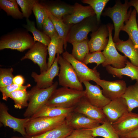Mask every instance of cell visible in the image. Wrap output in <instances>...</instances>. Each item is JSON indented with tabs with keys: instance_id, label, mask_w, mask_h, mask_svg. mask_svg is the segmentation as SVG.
I'll return each instance as SVG.
<instances>
[{
	"instance_id": "6da1fadb",
	"label": "cell",
	"mask_w": 138,
	"mask_h": 138,
	"mask_svg": "<svg viewBox=\"0 0 138 138\" xmlns=\"http://www.w3.org/2000/svg\"><path fill=\"white\" fill-rule=\"evenodd\" d=\"M85 90L79 91L62 87L56 89L45 105L62 108L74 107L85 96Z\"/></svg>"
},
{
	"instance_id": "7a4b0ae2",
	"label": "cell",
	"mask_w": 138,
	"mask_h": 138,
	"mask_svg": "<svg viewBox=\"0 0 138 138\" xmlns=\"http://www.w3.org/2000/svg\"><path fill=\"white\" fill-rule=\"evenodd\" d=\"M58 83L56 81L51 86L41 89L35 86L28 93V105L24 113L26 118H30L45 105L54 91L57 89Z\"/></svg>"
},
{
	"instance_id": "3957f363",
	"label": "cell",
	"mask_w": 138,
	"mask_h": 138,
	"mask_svg": "<svg viewBox=\"0 0 138 138\" xmlns=\"http://www.w3.org/2000/svg\"><path fill=\"white\" fill-rule=\"evenodd\" d=\"M129 1L125 0L122 4L119 0L117 1L115 4L112 7L106 8L102 14L104 16L109 17L112 20L114 25V34L113 41L116 43L120 39L119 35L120 31L124 25V23L129 18L132 11Z\"/></svg>"
},
{
	"instance_id": "277c9868",
	"label": "cell",
	"mask_w": 138,
	"mask_h": 138,
	"mask_svg": "<svg viewBox=\"0 0 138 138\" xmlns=\"http://www.w3.org/2000/svg\"><path fill=\"white\" fill-rule=\"evenodd\" d=\"M35 42L27 31H15L1 37L0 50L7 49L23 52L30 49Z\"/></svg>"
},
{
	"instance_id": "5b68a950",
	"label": "cell",
	"mask_w": 138,
	"mask_h": 138,
	"mask_svg": "<svg viewBox=\"0 0 138 138\" xmlns=\"http://www.w3.org/2000/svg\"><path fill=\"white\" fill-rule=\"evenodd\" d=\"M67 116L63 115L55 117L30 118L25 126L27 136L39 135L57 127L65 121Z\"/></svg>"
},
{
	"instance_id": "8992f818",
	"label": "cell",
	"mask_w": 138,
	"mask_h": 138,
	"mask_svg": "<svg viewBox=\"0 0 138 138\" xmlns=\"http://www.w3.org/2000/svg\"><path fill=\"white\" fill-rule=\"evenodd\" d=\"M58 64L60 66L58 76L59 85L78 90H84L82 83L70 63L61 55L59 57Z\"/></svg>"
},
{
	"instance_id": "52a82bcc",
	"label": "cell",
	"mask_w": 138,
	"mask_h": 138,
	"mask_svg": "<svg viewBox=\"0 0 138 138\" xmlns=\"http://www.w3.org/2000/svg\"><path fill=\"white\" fill-rule=\"evenodd\" d=\"M96 15L89 17L81 21L73 24L70 29L67 37V42L71 44L74 42L88 39V35L97 29Z\"/></svg>"
},
{
	"instance_id": "ba28073f",
	"label": "cell",
	"mask_w": 138,
	"mask_h": 138,
	"mask_svg": "<svg viewBox=\"0 0 138 138\" xmlns=\"http://www.w3.org/2000/svg\"><path fill=\"white\" fill-rule=\"evenodd\" d=\"M107 26L109 32L108 41L106 48L102 52L105 60L101 65L105 67L111 65L116 68H123L128 61L127 57L120 54L117 51L112 37V31L114 29L113 25L109 24Z\"/></svg>"
},
{
	"instance_id": "9c48e42d",
	"label": "cell",
	"mask_w": 138,
	"mask_h": 138,
	"mask_svg": "<svg viewBox=\"0 0 138 138\" xmlns=\"http://www.w3.org/2000/svg\"><path fill=\"white\" fill-rule=\"evenodd\" d=\"M62 56L72 65L82 83L90 80L96 83L101 79L100 74L95 67L93 69L89 68L86 65L76 59L67 51L64 52Z\"/></svg>"
},
{
	"instance_id": "30bf717a",
	"label": "cell",
	"mask_w": 138,
	"mask_h": 138,
	"mask_svg": "<svg viewBox=\"0 0 138 138\" xmlns=\"http://www.w3.org/2000/svg\"><path fill=\"white\" fill-rule=\"evenodd\" d=\"M7 106L3 102L0 103V122L4 126L8 127L23 136H27L25 126L30 118H19L14 117L8 112Z\"/></svg>"
},
{
	"instance_id": "8fae6325",
	"label": "cell",
	"mask_w": 138,
	"mask_h": 138,
	"mask_svg": "<svg viewBox=\"0 0 138 138\" xmlns=\"http://www.w3.org/2000/svg\"><path fill=\"white\" fill-rule=\"evenodd\" d=\"M48 51V46L39 42H36L21 59V60H30L39 66L40 73L43 72L48 69L46 62Z\"/></svg>"
},
{
	"instance_id": "7c38bea8",
	"label": "cell",
	"mask_w": 138,
	"mask_h": 138,
	"mask_svg": "<svg viewBox=\"0 0 138 138\" xmlns=\"http://www.w3.org/2000/svg\"><path fill=\"white\" fill-rule=\"evenodd\" d=\"M102 110L107 119L111 124L129 112L126 101L122 97L111 100Z\"/></svg>"
},
{
	"instance_id": "4fadbf2b",
	"label": "cell",
	"mask_w": 138,
	"mask_h": 138,
	"mask_svg": "<svg viewBox=\"0 0 138 138\" xmlns=\"http://www.w3.org/2000/svg\"><path fill=\"white\" fill-rule=\"evenodd\" d=\"M96 83L102 88L103 95L111 100L121 97L127 88L126 83L123 80L109 81L100 79Z\"/></svg>"
},
{
	"instance_id": "5bb4252c",
	"label": "cell",
	"mask_w": 138,
	"mask_h": 138,
	"mask_svg": "<svg viewBox=\"0 0 138 138\" xmlns=\"http://www.w3.org/2000/svg\"><path fill=\"white\" fill-rule=\"evenodd\" d=\"M60 56L57 54L53 63L51 67L44 72L38 74L35 72H32L31 76L36 83L37 87L44 89L49 88L53 84V80L56 76H58L60 70L58 66V60Z\"/></svg>"
},
{
	"instance_id": "9a60e30c",
	"label": "cell",
	"mask_w": 138,
	"mask_h": 138,
	"mask_svg": "<svg viewBox=\"0 0 138 138\" xmlns=\"http://www.w3.org/2000/svg\"><path fill=\"white\" fill-rule=\"evenodd\" d=\"M112 124L119 135L129 133L138 129V114L129 112Z\"/></svg>"
},
{
	"instance_id": "2e32d148",
	"label": "cell",
	"mask_w": 138,
	"mask_h": 138,
	"mask_svg": "<svg viewBox=\"0 0 138 138\" xmlns=\"http://www.w3.org/2000/svg\"><path fill=\"white\" fill-rule=\"evenodd\" d=\"M74 112L83 114L88 117L103 123L107 119L102 109L91 104L84 96L74 107Z\"/></svg>"
},
{
	"instance_id": "e0dca14e",
	"label": "cell",
	"mask_w": 138,
	"mask_h": 138,
	"mask_svg": "<svg viewBox=\"0 0 138 138\" xmlns=\"http://www.w3.org/2000/svg\"><path fill=\"white\" fill-rule=\"evenodd\" d=\"M83 83L85 88L84 97L92 105L102 109L111 101L103 95L99 85H93L89 81Z\"/></svg>"
},
{
	"instance_id": "ac0fdd59",
	"label": "cell",
	"mask_w": 138,
	"mask_h": 138,
	"mask_svg": "<svg viewBox=\"0 0 138 138\" xmlns=\"http://www.w3.org/2000/svg\"><path fill=\"white\" fill-rule=\"evenodd\" d=\"M65 122L68 126L73 129H91L100 125L98 121L91 119L83 114L74 111L66 117Z\"/></svg>"
},
{
	"instance_id": "d6986e66",
	"label": "cell",
	"mask_w": 138,
	"mask_h": 138,
	"mask_svg": "<svg viewBox=\"0 0 138 138\" xmlns=\"http://www.w3.org/2000/svg\"><path fill=\"white\" fill-rule=\"evenodd\" d=\"M109 32L107 26H101L90 34L88 43L90 53L103 50L108 41Z\"/></svg>"
},
{
	"instance_id": "ffe728a7",
	"label": "cell",
	"mask_w": 138,
	"mask_h": 138,
	"mask_svg": "<svg viewBox=\"0 0 138 138\" xmlns=\"http://www.w3.org/2000/svg\"><path fill=\"white\" fill-rule=\"evenodd\" d=\"M72 13L64 16L63 21L67 24H74L79 22L89 17L96 15L92 8L89 5L84 6L78 3L74 5Z\"/></svg>"
},
{
	"instance_id": "44dd1931",
	"label": "cell",
	"mask_w": 138,
	"mask_h": 138,
	"mask_svg": "<svg viewBox=\"0 0 138 138\" xmlns=\"http://www.w3.org/2000/svg\"><path fill=\"white\" fill-rule=\"evenodd\" d=\"M51 14L56 18L62 19L65 15L71 14L74 5L61 1H50L40 3Z\"/></svg>"
},
{
	"instance_id": "7402d4cb",
	"label": "cell",
	"mask_w": 138,
	"mask_h": 138,
	"mask_svg": "<svg viewBox=\"0 0 138 138\" xmlns=\"http://www.w3.org/2000/svg\"><path fill=\"white\" fill-rule=\"evenodd\" d=\"M115 44L117 50L129 58L132 64L138 67V49L129 38L124 41L120 39Z\"/></svg>"
},
{
	"instance_id": "603a6c76",
	"label": "cell",
	"mask_w": 138,
	"mask_h": 138,
	"mask_svg": "<svg viewBox=\"0 0 138 138\" xmlns=\"http://www.w3.org/2000/svg\"><path fill=\"white\" fill-rule=\"evenodd\" d=\"M106 69L109 73L114 76L121 78L123 75H126L130 77L132 80H135L138 81V67L128 61L123 68H117L108 65L106 67Z\"/></svg>"
},
{
	"instance_id": "cb8c5ba5",
	"label": "cell",
	"mask_w": 138,
	"mask_h": 138,
	"mask_svg": "<svg viewBox=\"0 0 138 138\" xmlns=\"http://www.w3.org/2000/svg\"><path fill=\"white\" fill-rule=\"evenodd\" d=\"M137 12L135 9L132 10L130 16L122 27L121 31L126 32L135 47L138 49V26L136 19Z\"/></svg>"
},
{
	"instance_id": "d4e9b609",
	"label": "cell",
	"mask_w": 138,
	"mask_h": 138,
	"mask_svg": "<svg viewBox=\"0 0 138 138\" xmlns=\"http://www.w3.org/2000/svg\"><path fill=\"white\" fill-rule=\"evenodd\" d=\"M51 41L48 46L49 54L47 62L48 69L52 65L57 54H61L64 52V42L59 36L57 33L51 38Z\"/></svg>"
},
{
	"instance_id": "484cf974",
	"label": "cell",
	"mask_w": 138,
	"mask_h": 138,
	"mask_svg": "<svg viewBox=\"0 0 138 138\" xmlns=\"http://www.w3.org/2000/svg\"><path fill=\"white\" fill-rule=\"evenodd\" d=\"M74 129L68 126L65 121L57 127L41 134L26 138H66Z\"/></svg>"
},
{
	"instance_id": "4316f807",
	"label": "cell",
	"mask_w": 138,
	"mask_h": 138,
	"mask_svg": "<svg viewBox=\"0 0 138 138\" xmlns=\"http://www.w3.org/2000/svg\"><path fill=\"white\" fill-rule=\"evenodd\" d=\"M74 107L64 109L45 105L30 118L42 117H55L63 115H68L74 111Z\"/></svg>"
},
{
	"instance_id": "83f0119b",
	"label": "cell",
	"mask_w": 138,
	"mask_h": 138,
	"mask_svg": "<svg viewBox=\"0 0 138 138\" xmlns=\"http://www.w3.org/2000/svg\"><path fill=\"white\" fill-rule=\"evenodd\" d=\"M48 14L53 22L55 29L59 36L64 42V48L66 49L67 47V37L69 31L73 24H67L62 21L51 14L46 9Z\"/></svg>"
},
{
	"instance_id": "f1b7e54d",
	"label": "cell",
	"mask_w": 138,
	"mask_h": 138,
	"mask_svg": "<svg viewBox=\"0 0 138 138\" xmlns=\"http://www.w3.org/2000/svg\"><path fill=\"white\" fill-rule=\"evenodd\" d=\"M121 97L126 100L129 112H131L138 107V81L133 85L127 87L124 93Z\"/></svg>"
},
{
	"instance_id": "f546056e",
	"label": "cell",
	"mask_w": 138,
	"mask_h": 138,
	"mask_svg": "<svg viewBox=\"0 0 138 138\" xmlns=\"http://www.w3.org/2000/svg\"><path fill=\"white\" fill-rule=\"evenodd\" d=\"M93 136H101L104 138H120L113 128L112 124L107 119L103 124L91 129Z\"/></svg>"
},
{
	"instance_id": "4dcf8cb0",
	"label": "cell",
	"mask_w": 138,
	"mask_h": 138,
	"mask_svg": "<svg viewBox=\"0 0 138 138\" xmlns=\"http://www.w3.org/2000/svg\"><path fill=\"white\" fill-rule=\"evenodd\" d=\"M18 4L15 0H0V8L6 13L16 19H21L24 17L22 12L19 10Z\"/></svg>"
},
{
	"instance_id": "1f68e13d",
	"label": "cell",
	"mask_w": 138,
	"mask_h": 138,
	"mask_svg": "<svg viewBox=\"0 0 138 138\" xmlns=\"http://www.w3.org/2000/svg\"><path fill=\"white\" fill-rule=\"evenodd\" d=\"M27 24L24 25L27 31L32 34L34 41L39 42L48 46L51 40V38L43 31L38 30L35 27L34 21L26 19Z\"/></svg>"
},
{
	"instance_id": "d6a6232c",
	"label": "cell",
	"mask_w": 138,
	"mask_h": 138,
	"mask_svg": "<svg viewBox=\"0 0 138 138\" xmlns=\"http://www.w3.org/2000/svg\"><path fill=\"white\" fill-rule=\"evenodd\" d=\"M88 39L72 44L73 49L71 54L77 60L83 62L87 54L90 52Z\"/></svg>"
},
{
	"instance_id": "836d02e7",
	"label": "cell",
	"mask_w": 138,
	"mask_h": 138,
	"mask_svg": "<svg viewBox=\"0 0 138 138\" xmlns=\"http://www.w3.org/2000/svg\"><path fill=\"white\" fill-rule=\"evenodd\" d=\"M9 98L14 101V107L16 109H21L28 106V96L26 89L14 91L10 94Z\"/></svg>"
},
{
	"instance_id": "e575fe53",
	"label": "cell",
	"mask_w": 138,
	"mask_h": 138,
	"mask_svg": "<svg viewBox=\"0 0 138 138\" xmlns=\"http://www.w3.org/2000/svg\"><path fill=\"white\" fill-rule=\"evenodd\" d=\"M109 0H82V2L88 4L94 10L98 22H99L102 12Z\"/></svg>"
},
{
	"instance_id": "d590c367",
	"label": "cell",
	"mask_w": 138,
	"mask_h": 138,
	"mask_svg": "<svg viewBox=\"0 0 138 138\" xmlns=\"http://www.w3.org/2000/svg\"><path fill=\"white\" fill-rule=\"evenodd\" d=\"M32 12L36 18L37 26L41 30L42 29L43 21L47 14V10L38 1L34 5Z\"/></svg>"
},
{
	"instance_id": "8d00e7d4",
	"label": "cell",
	"mask_w": 138,
	"mask_h": 138,
	"mask_svg": "<svg viewBox=\"0 0 138 138\" xmlns=\"http://www.w3.org/2000/svg\"><path fill=\"white\" fill-rule=\"evenodd\" d=\"M105 60V57L101 51H97L89 53L85 56L83 62L86 65L89 63H96V68L99 65L102 64Z\"/></svg>"
},
{
	"instance_id": "74e56055",
	"label": "cell",
	"mask_w": 138,
	"mask_h": 138,
	"mask_svg": "<svg viewBox=\"0 0 138 138\" xmlns=\"http://www.w3.org/2000/svg\"><path fill=\"white\" fill-rule=\"evenodd\" d=\"M20 6L24 17L29 18L32 12L35 4L38 1L37 0H16Z\"/></svg>"
},
{
	"instance_id": "f35d334b",
	"label": "cell",
	"mask_w": 138,
	"mask_h": 138,
	"mask_svg": "<svg viewBox=\"0 0 138 138\" xmlns=\"http://www.w3.org/2000/svg\"><path fill=\"white\" fill-rule=\"evenodd\" d=\"M14 69L12 68L0 69V87L8 86L13 84L14 76L12 73Z\"/></svg>"
},
{
	"instance_id": "ab89813d",
	"label": "cell",
	"mask_w": 138,
	"mask_h": 138,
	"mask_svg": "<svg viewBox=\"0 0 138 138\" xmlns=\"http://www.w3.org/2000/svg\"><path fill=\"white\" fill-rule=\"evenodd\" d=\"M30 84H28L26 85L19 86L14 84H13L6 86L0 87V91L2 95V99L7 101L9 98L10 94L12 92L19 90L27 89V88L31 87Z\"/></svg>"
},
{
	"instance_id": "60d3db41",
	"label": "cell",
	"mask_w": 138,
	"mask_h": 138,
	"mask_svg": "<svg viewBox=\"0 0 138 138\" xmlns=\"http://www.w3.org/2000/svg\"><path fill=\"white\" fill-rule=\"evenodd\" d=\"M42 29L43 31L50 38L57 33L54 25L48 14L43 21Z\"/></svg>"
},
{
	"instance_id": "b9f144b4",
	"label": "cell",
	"mask_w": 138,
	"mask_h": 138,
	"mask_svg": "<svg viewBox=\"0 0 138 138\" xmlns=\"http://www.w3.org/2000/svg\"><path fill=\"white\" fill-rule=\"evenodd\" d=\"M66 138H96L93 135L91 129H74Z\"/></svg>"
},
{
	"instance_id": "7bdbcfd3",
	"label": "cell",
	"mask_w": 138,
	"mask_h": 138,
	"mask_svg": "<svg viewBox=\"0 0 138 138\" xmlns=\"http://www.w3.org/2000/svg\"><path fill=\"white\" fill-rule=\"evenodd\" d=\"M25 80L24 77L21 75H18L14 76L13 80V84L19 86L23 85Z\"/></svg>"
},
{
	"instance_id": "ee69618b",
	"label": "cell",
	"mask_w": 138,
	"mask_h": 138,
	"mask_svg": "<svg viewBox=\"0 0 138 138\" xmlns=\"http://www.w3.org/2000/svg\"><path fill=\"white\" fill-rule=\"evenodd\" d=\"M119 136L120 138H138V129L128 134Z\"/></svg>"
},
{
	"instance_id": "f6af8a7d",
	"label": "cell",
	"mask_w": 138,
	"mask_h": 138,
	"mask_svg": "<svg viewBox=\"0 0 138 138\" xmlns=\"http://www.w3.org/2000/svg\"><path fill=\"white\" fill-rule=\"evenodd\" d=\"M129 2L131 6L134 7L138 15V0H131ZM137 21V24H138V19Z\"/></svg>"
},
{
	"instance_id": "bcb514c9",
	"label": "cell",
	"mask_w": 138,
	"mask_h": 138,
	"mask_svg": "<svg viewBox=\"0 0 138 138\" xmlns=\"http://www.w3.org/2000/svg\"><path fill=\"white\" fill-rule=\"evenodd\" d=\"M10 138H26L25 137L23 136H14L11 137Z\"/></svg>"
},
{
	"instance_id": "7dc6e473",
	"label": "cell",
	"mask_w": 138,
	"mask_h": 138,
	"mask_svg": "<svg viewBox=\"0 0 138 138\" xmlns=\"http://www.w3.org/2000/svg\"><path fill=\"white\" fill-rule=\"evenodd\" d=\"M138 26V24H137Z\"/></svg>"
}]
</instances>
